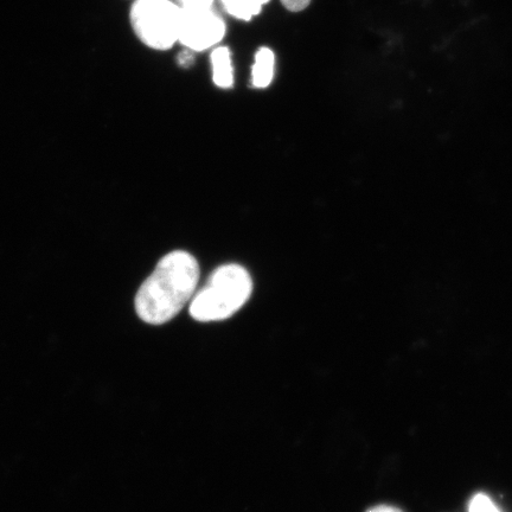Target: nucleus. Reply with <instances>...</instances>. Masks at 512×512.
I'll return each instance as SVG.
<instances>
[{
    "label": "nucleus",
    "mask_w": 512,
    "mask_h": 512,
    "mask_svg": "<svg viewBox=\"0 0 512 512\" xmlns=\"http://www.w3.org/2000/svg\"><path fill=\"white\" fill-rule=\"evenodd\" d=\"M253 281L246 268L223 265L192 298L190 315L197 322H217L232 317L248 302Z\"/></svg>",
    "instance_id": "obj_2"
},
{
    "label": "nucleus",
    "mask_w": 512,
    "mask_h": 512,
    "mask_svg": "<svg viewBox=\"0 0 512 512\" xmlns=\"http://www.w3.org/2000/svg\"><path fill=\"white\" fill-rule=\"evenodd\" d=\"M221 3L230 16L242 21H251L254 16L260 14L264 5L270 3V0H221Z\"/></svg>",
    "instance_id": "obj_7"
},
{
    "label": "nucleus",
    "mask_w": 512,
    "mask_h": 512,
    "mask_svg": "<svg viewBox=\"0 0 512 512\" xmlns=\"http://www.w3.org/2000/svg\"><path fill=\"white\" fill-rule=\"evenodd\" d=\"M130 19L134 34L151 49L168 50L179 42L182 9L171 0H136Z\"/></svg>",
    "instance_id": "obj_3"
},
{
    "label": "nucleus",
    "mask_w": 512,
    "mask_h": 512,
    "mask_svg": "<svg viewBox=\"0 0 512 512\" xmlns=\"http://www.w3.org/2000/svg\"><path fill=\"white\" fill-rule=\"evenodd\" d=\"M194 60V51L189 49H185L183 53L178 55V63L182 67H190Z\"/></svg>",
    "instance_id": "obj_11"
},
{
    "label": "nucleus",
    "mask_w": 512,
    "mask_h": 512,
    "mask_svg": "<svg viewBox=\"0 0 512 512\" xmlns=\"http://www.w3.org/2000/svg\"><path fill=\"white\" fill-rule=\"evenodd\" d=\"M288 11L300 12L310 5L311 0H280Z\"/></svg>",
    "instance_id": "obj_10"
},
{
    "label": "nucleus",
    "mask_w": 512,
    "mask_h": 512,
    "mask_svg": "<svg viewBox=\"0 0 512 512\" xmlns=\"http://www.w3.org/2000/svg\"><path fill=\"white\" fill-rule=\"evenodd\" d=\"M211 64H213L215 85L222 89L232 88L234 85V70L230 50L227 47L216 48L211 53Z\"/></svg>",
    "instance_id": "obj_5"
},
{
    "label": "nucleus",
    "mask_w": 512,
    "mask_h": 512,
    "mask_svg": "<svg viewBox=\"0 0 512 512\" xmlns=\"http://www.w3.org/2000/svg\"><path fill=\"white\" fill-rule=\"evenodd\" d=\"M470 512H501L488 496L477 495L470 503Z\"/></svg>",
    "instance_id": "obj_8"
},
{
    "label": "nucleus",
    "mask_w": 512,
    "mask_h": 512,
    "mask_svg": "<svg viewBox=\"0 0 512 512\" xmlns=\"http://www.w3.org/2000/svg\"><path fill=\"white\" fill-rule=\"evenodd\" d=\"M275 55L270 48H261L255 55L252 68V85L264 89L271 85L274 78Z\"/></svg>",
    "instance_id": "obj_6"
},
{
    "label": "nucleus",
    "mask_w": 512,
    "mask_h": 512,
    "mask_svg": "<svg viewBox=\"0 0 512 512\" xmlns=\"http://www.w3.org/2000/svg\"><path fill=\"white\" fill-rule=\"evenodd\" d=\"M175 3L182 10L211 9L214 0H175Z\"/></svg>",
    "instance_id": "obj_9"
},
{
    "label": "nucleus",
    "mask_w": 512,
    "mask_h": 512,
    "mask_svg": "<svg viewBox=\"0 0 512 512\" xmlns=\"http://www.w3.org/2000/svg\"><path fill=\"white\" fill-rule=\"evenodd\" d=\"M226 30V23L213 8L182 10L179 42L194 53H200L219 44Z\"/></svg>",
    "instance_id": "obj_4"
},
{
    "label": "nucleus",
    "mask_w": 512,
    "mask_h": 512,
    "mask_svg": "<svg viewBox=\"0 0 512 512\" xmlns=\"http://www.w3.org/2000/svg\"><path fill=\"white\" fill-rule=\"evenodd\" d=\"M368 512H402L398 508L389 507V505H379L374 509L369 510Z\"/></svg>",
    "instance_id": "obj_12"
},
{
    "label": "nucleus",
    "mask_w": 512,
    "mask_h": 512,
    "mask_svg": "<svg viewBox=\"0 0 512 512\" xmlns=\"http://www.w3.org/2000/svg\"><path fill=\"white\" fill-rule=\"evenodd\" d=\"M198 278L200 266L190 253L175 251L165 255L139 288L136 297L139 318L152 325L175 318L194 297Z\"/></svg>",
    "instance_id": "obj_1"
}]
</instances>
